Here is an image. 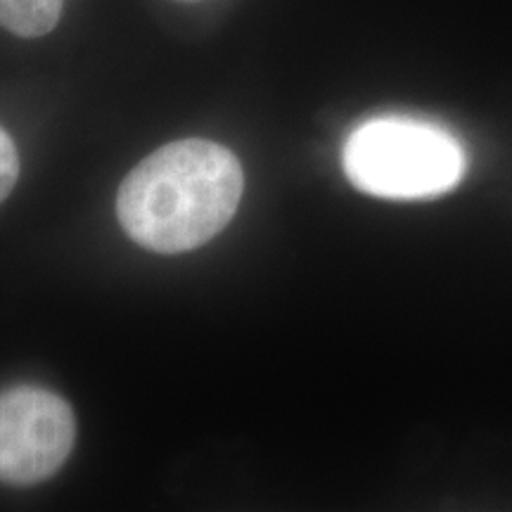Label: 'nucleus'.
I'll return each instance as SVG.
<instances>
[{
  "label": "nucleus",
  "mask_w": 512,
  "mask_h": 512,
  "mask_svg": "<svg viewBox=\"0 0 512 512\" xmlns=\"http://www.w3.org/2000/svg\"><path fill=\"white\" fill-rule=\"evenodd\" d=\"M19 178V155L8 133L0 128V202L10 195Z\"/></svg>",
  "instance_id": "obj_5"
},
{
  "label": "nucleus",
  "mask_w": 512,
  "mask_h": 512,
  "mask_svg": "<svg viewBox=\"0 0 512 512\" xmlns=\"http://www.w3.org/2000/svg\"><path fill=\"white\" fill-rule=\"evenodd\" d=\"M342 164L354 188L382 200H430L463 181L460 140L432 121L380 117L347 138Z\"/></svg>",
  "instance_id": "obj_2"
},
{
  "label": "nucleus",
  "mask_w": 512,
  "mask_h": 512,
  "mask_svg": "<svg viewBox=\"0 0 512 512\" xmlns=\"http://www.w3.org/2000/svg\"><path fill=\"white\" fill-rule=\"evenodd\" d=\"M74 411L62 396L41 387L0 394V482L38 484L53 477L74 448Z\"/></svg>",
  "instance_id": "obj_3"
},
{
  "label": "nucleus",
  "mask_w": 512,
  "mask_h": 512,
  "mask_svg": "<svg viewBox=\"0 0 512 512\" xmlns=\"http://www.w3.org/2000/svg\"><path fill=\"white\" fill-rule=\"evenodd\" d=\"M183 3H192V0H183Z\"/></svg>",
  "instance_id": "obj_6"
},
{
  "label": "nucleus",
  "mask_w": 512,
  "mask_h": 512,
  "mask_svg": "<svg viewBox=\"0 0 512 512\" xmlns=\"http://www.w3.org/2000/svg\"><path fill=\"white\" fill-rule=\"evenodd\" d=\"M64 0H0V27L19 38H41L60 22Z\"/></svg>",
  "instance_id": "obj_4"
},
{
  "label": "nucleus",
  "mask_w": 512,
  "mask_h": 512,
  "mask_svg": "<svg viewBox=\"0 0 512 512\" xmlns=\"http://www.w3.org/2000/svg\"><path fill=\"white\" fill-rule=\"evenodd\" d=\"M245 174L238 157L202 138L176 140L145 157L117 195L128 238L157 254L207 245L240 207Z\"/></svg>",
  "instance_id": "obj_1"
}]
</instances>
